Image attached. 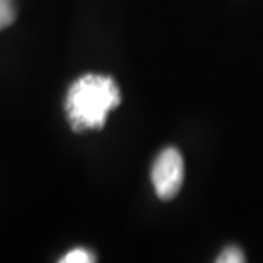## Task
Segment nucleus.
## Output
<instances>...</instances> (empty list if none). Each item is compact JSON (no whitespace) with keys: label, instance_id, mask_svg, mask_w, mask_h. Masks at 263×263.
<instances>
[{"label":"nucleus","instance_id":"39448f33","mask_svg":"<svg viewBox=\"0 0 263 263\" xmlns=\"http://www.w3.org/2000/svg\"><path fill=\"white\" fill-rule=\"evenodd\" d=\"M219 263H241L245 261V255L238 246H228L217 258Z\"/></svg>","mask_w":263,"mask_h":263},{"label":"nucleus","instance_id":"f03ea898","mask_svg":"<svg viewBox=\"0 0 263 263\" xmlns=\"http://www.w3.org/2000/svg\"><path fill=\"white\" fill-rule=\"evenodd\" d=\"M152 185L161 200L175 198L181 190L185 164L183 157L175 147H167L157 156L152 166Z\"/></svg>","mask_w":263,"mask_h":263},{"label":"nucleus","instance_id":"7ed1b4c3","mask_svg":"<svg viewBox=\"0 0 263 263\" xmlns=\"http://www.w3.org/2000/svg\"><path fill=\"white\" fill-rule=\"evenodd\" d=\"M15 9L12 0H0V29L7 28L14 23Z\"/></svg>","mask_w":263,"mask_h":263},{"label":"nucleus","instance_id":"20e7f679","mask_svg":"<svg viewBox=\"0 0 263 263\" xmlns=\"http://www.w3.org/2000/svg\"><path fill=\"white\" fill-rule=\"evenodd\" d=\"M60 261L62 263H89V261H94V256L89 253L87 250L76 248V250L68 251V253Z\"/></svg>","mask_w":263,"mask_h":263},{"label":"nucleus","instance_id":"f257e3e1","mask_svg":"<svg viewBox=\"0 0 263 263\" xmlns=\"http://www.w3.org/2000/svg\"><path fill=\"white\" fill-rule=\"evenodd\" d=\"M120 101V89L111 77L87 73L79 77L68 89L65 101L68 122L76 132L103 128L108 113Z\"/></svg>","mask_w":263,"mask_h":263}]
</instances>
